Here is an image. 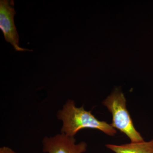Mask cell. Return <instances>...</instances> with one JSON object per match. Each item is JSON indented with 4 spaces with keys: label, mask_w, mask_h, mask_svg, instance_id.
Returning a JSON list of instances; mask_svg holds the SVG:
<instances>
[{
    "label": "cell",
    "mask_w": 153,
    "mask_h": 153,
    "mask_svg": "<svg viewBox=\"0 0 153 153\" xmlns=\"http://www.w3.org/2000/svg\"><path fill=\"white\" fill-rule=\"evenodd\" d=\"M57 116L62 122L61 133L68 136L74 137L79 131L86 128L98 130L110 136H114L117 131L110 124L98 120L91 111L85 110L83 105L76 107L74 100H71L63 105Z\"/></svg>",
    "instance_id": "6da1fadb"
},
{
    "label": "cell",
    "mask_w": 153,
    "mask_h": 153,
    "mask_svg": "<svg viewBox=\"0 0 153 153\" xmlns=\"http://www.w3.org/2000/svg\"><path fill=\"white\" fill-rule=\"evenodd\" d=\"M13 0L0 1V28L5 39L10 43L16 51H32L19 46V37L14 22L16 14Z\"/></svg>",
    "instance_id": "3957f363"
},
{
    "label": "cell",
    "mask_w": 153,
    "mask_h": 153,
    "mask_svg": "<svg viewBox=\"0 0 153 153\" xmlns=\"http://www.w3.org/2000/svg\"><path fill=\"white\" fill-rule=\"evenodd\" d=\"M43 151L47 153H84L87 144L84 141L76 143L74 137L63 133L53 137H46L42 140Z\"/></svg>",
    "instance_id": "277c9868"
},
{
    "label": "cell",
    "mask_w": 153,
    "mask_h": 153,
    "mask_svg": "<svg viewBox=\"0 0 153 153\" xmlns=\"http://www.w3.org/2000/svg\"><path fill=\"white\" fill-rule=\"evenodd\" d=\"M112 116L113 127L127 136L131 142H140L143 138L137 130L126 107V100L122 91L116 88L110 95L102 102Z\"/></svg>",
    "instance_id": "7a4b0ae2"
},
{
    "label": "cell",
    "mask_w": 153,
    "mask_h": 153,
    "mask_svg": "<svg viewBox=\"0 0 153 153\" xmlns=\"http://www.w3.org/2000/svg\"><path fill=\"white\" fill-rule=\"evenodd\" d=\"M105 146L114 153H153V139L149 141L144 140L120 145L108 144Z\"/></svg>",
    "instance_id": "5b68a950"
},
{
    "label": "cell",
    "mask_w": 153,
    "mask_h": 153,
    "mask_svg": "<svg viewBox=\"0 0 153 153\" xmlns=\"http://www.w3.org/2000/svg\"><path fill=\"white\" fill-rule=\"evenodd\" d=\"M0 153H18L8 147L3 146L0 148Z\"/></svg>",
    "instance_id": "8992f818"
}]
</instances>
